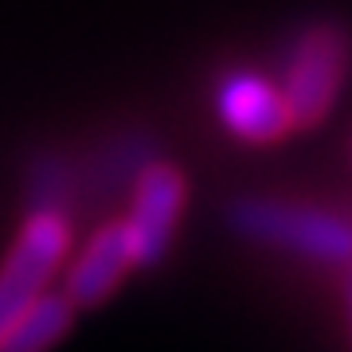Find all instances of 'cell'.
Returning a JSON list of instances; mask_svg holds the SVG:
<instances>
[{"label":"cell","mask_w":352,"mask_h":352,"mask_svg":"<svg viewBox=\"0 0 352 352\" xmlns=\"http://www.w3.org/2000/svg\"><path fill=\"white\" fill-rule=\"evenodd\" d=\"M67 247H71V215L28 212L20 235L0 263V337L8 333L24 305L47 289L67 258Z\"/></svg>","instance_id":"6da1fadb"},{"label":"cell","mask_w":352,"mask_h":352,"mask_svg":"<svg viewBox=\"0 0 352 352\" xmlns=\"http://www.w3.org/2000/svg\"><path fill=\"white\" fill-rule=\"evenodd\" d=\"M349 32L337 24H317L305 32V39L294 51V63L286 75L282 102L289 110V126H317L329 113L340 90V78L349 71Z\"/></svg>","instance_id":"7a4b0ae2"},{"label":"cell","mask_w":352,"mask_h":352,"mask_svg":"<svg viewBox=\"0 0 352 352\" xmlns=\"http://www.w3.org/2000/svg\"><path fill=\"white\" fill-rule=\"evenodd\" d=\"M227 215H231V227L251 239L282 243V247L317 254V258H333V263L352 258V227L337 215L270 200H239L231 204Z\"/></svg>","instance_id":"3957f363"},{"label":"cell","mask_w":352,"mask_h":352,"mask_svg":"<svg viewBox=\"0 0 352 352\" xmlns=\"http://www.w3.org/2000/svg\"><path fill=\"white\" fill-rule=\"evenodd\" d=\"M184 196H188V184H184L176 164L149 161L138 173L133 196H129V215L122 219L133 266H157L164 258L176 219L184 212Z\"/></svg>","instance_id":"277c9868"},{"label":"cell","mask_w":352,"mask_h":352,"mask_svg":"<svg viewBox=\"0 0 352 352\" xmlns=\"http://www.w3.org/2000/svg\"><path fill=\"white\" fill-rule=\"evenodd\" d=\"M133 266V254H129V239L122 223H106L98 227L90 243L78 251V258L67 270L63 294L71 298L75 309H90V305H102L110 298L118 282L126 278V270Z\"/></svg>","instance_id":"5b68a950"},{"label":"cell","mask_w":352,"mask_h":352,"mask_svg":"<svg viewBox=\"0 0 352 352\" xmlns=\"http://www.w3.org/2000/svg\"><path fill=\"white\" fill-rule=\"evenodd\" d=\"M219 113L231 126V133L247 141H278L294 129L282 94L254 75H235L219 90Z\"/></svg>","instance_id":"8992f818"},{"label":"cell","mask_w":352,"mask_h":352,"mask_svg":"<svg viewBox=\"0 0 352 352\" xmlns=\"http://www.w3.org/2000/svg\"><path fill=\"white\" fill-rule=\"evenodd\" d=\"M75 321V305L63 289H43L20 309L8 333L0 337V352H39L55 344Z\"/></svg>","instance_id":"52a82bcc"},{"label":"cell","mask_w":352,"mask_h":352,"mask_svg":"<svg viewBox=\"0 0 352 352\" xmlns=\"http://www.w3.org/2000/svg\"><path fill=\"white\" fill-rule=\"evenodd\" d=\"M149 161L153 157L145 149V138L141 133H122V138L106 141L94 153L87 173H78V192H90L94 200H106L110 192H118V184H133Z\"/></svg>","instance_id":"ba28073f"},{"label":"cell","mask_w":352,"mask_h":352,"mask_svg":"<svg viewBox=\"0 0 352 352\" xmlns=\"http://www.w3.org/2000/svg\"><path fill=\"white\" fill-rule=\"evenodd\" d=\"M78 196V168L63 153H36L24 168V200L28 212H63L71 215V204Z\"/></svg>","instance_id":"9c48e42d"},{"label":"cell","mask_w":352,"mask_h":352,"mask_svg":"<svg viewBox=\"0 0 352 352\" xmlns=\"http://www.w3.org/2000/svg\"><path fill=\"white\" fill-rule=\"evenodd\" d=\"M344 298H349V314H352V258H344Z\"/></svg>","instance_id":"30bf717a"}]
</instances>
